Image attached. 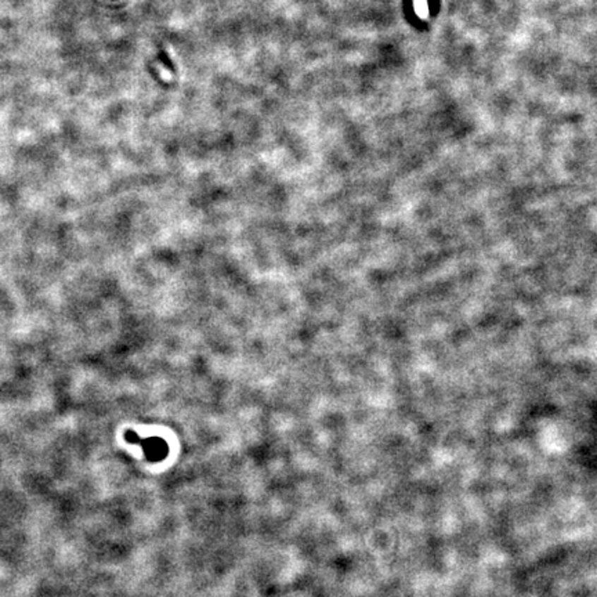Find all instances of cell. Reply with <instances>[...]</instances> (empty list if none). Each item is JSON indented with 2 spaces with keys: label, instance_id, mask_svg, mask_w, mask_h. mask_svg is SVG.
<instances>
[]
</instances>
